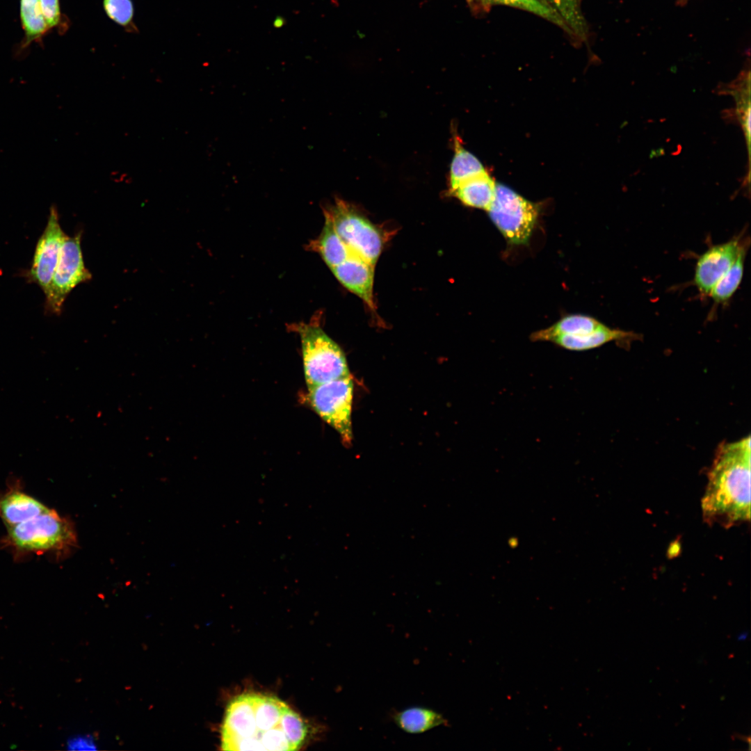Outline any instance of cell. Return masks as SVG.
Segmentation results:
<instances>
[{
  "label": "cell",
  "mask_w": 751,
  "mask_h": 751,
  "mask_svg": "<svg viewBox=\"0 0 751 751\" xmlns=\"http://www.w3.org/2000/svg\"><path fill=\"white\" fill-rule=\"evenodd\" d=\"M307 735L300 716L276 697L245 693L228 704L221 728L223 750L293 751Z\"/></svg>",
  "instance_id": "cell-1"
},
{
  "label": "cell",
  "mask_w": 751,
  "mask_h": 751,
  "mask_svg": "<svg viewBox=\"0 0 751 751\" xmlns=\"http://www.w3.org/2000/svg\"><path fill=\"white\" fill-rule=\"evenodd\" d=\"M750 435L718 446L702 501L708 520L729 525L750 519Z\"/></svg>",
  "instance_id": "cell-2"
},
{
  "label": "cell",
  "mask_w": 751,
  "mask_h": 751,
  "mask_svg": "<svg viewBox=\"0 0 751 751\" xmlns=\"http://www.w3.org/2000/svg\"><path fill=\"white\" fill-rule=\"evenodd\" d=\"M0 545L10 551L16 560L31 554H45L62 559L77 547V536L68 518L49 508L35 517L7 528Z\"/></svg>",
  "instance_id": "cell-3"
},
{
  "label": "cell",
  "mask_w": 751,
  "mask_h": 751,
  "mask_svg": "<svg viewBox=\"0 0 751 751\" xmlns=\"http://www.w3.org/2000/svg\"><path fill=\"white\" fill-rule=\"evenodd\" d=\"M633 334L611 328L583 314L566 316L552 325L533 332L532 341H548L571 351H585L613 341L629 339Z\"/></svg>",
  "instance_id": "cell-4"
},
{
  "label": "cell",
  "mask_w": 751,
  "mask_h": 751,
  "mask_svg": "<svg viewBox=\"0 0 751 751\" xmlns=\"http://www.w3.org/2000/svg\"><path fill=\"white\" fill-rule=\"evenodd\" d=\"M298 330L307 388L350 376L342 350L319 326L301 324Z\"/></svg>",
  "instance_id": "cell-5"
},
{
  "label": "cell",
  "mask_w": 751,
  "mask_h": 751,
  "mask_svg": "<svg viewBox=\"0 0 751 751\" xmlns=\"http://www.w3.org/2000/svg\"><path fill=\"white\" fill-rule=\"evenodd\" d=\"M324 213L350 252L375 266L384 245L380 229L341 200H336Z\"/></svg>",
  "instance_id": "cell-6"
},
{
  "label": "cell",
  "mask_w": 751,
  "mask_h": 751,
  "mask_svg": "<svg viewBox=\"0 0 751 751\" xmlns=\"http://www.w3.org/2000/svg\"><path fill=\"white\" fill-rule=\"evenodd\" d=\"M490 218L507 241L527 244L539 214V206L508 186L496 184Z\"/></svg>",
  "instance_id": "cell-7"
},
{
  "label": "cell",
  "mask_w": 751,
  "mask_h": 751,
  "mask_svg": "<svg viewBox=\"0 0 751 751\" xmlns=\"http://www.w3.org/2000/svg\"><path fill=\"white\" fill-rule=\"evenodd\" d=\"M81 235V232L73 236L66 234L63 241L56 269L45 294L46 314L60 315L70 292L80 284L92 279L83 257Z\"/></svg>",
  "instance_id": "cell-8"
},
{
  "label": "cell",
  "mask_w": 751,
  "mask_h": 751,
  "mask_svg": "<svg viewBox=\"0 0 751 751\" xmlns=\"http://www.w3.org/2000/svg\"><path fill=\"white\" fill-rule=\"evenodd\" d=\"M353 382L350 376L308 388L307 400L316 413L339 434L345 445L353 439L351 410Z\"/></svg>",
  "instance_id": "cell-9"
},
{
  "label": "cell",
  "mask_w": 751,
  "mask_h": 751,
  "mask_svg": "<svg viewBox=\"0 0 751 751\" xmlns=\"http://www.w3.org/2000/svg\"><path fill=\"white\" fill-rule=\"evenodd\" d=\"M65 235L60 224L57 207L51 205L46 227L37 241L31 266L22 273L26 281L37 284L44 294L49 289Z\"/></svg>",
  "instance_id": "cell-10"
},
{
  "label": "cell",
  "mask_w": 751,
  "mask_h": 751,
  "mask_svg": "<svg viewBox=\"0 0 751 751\" xmlns=\"http://www.w3.org/2000/svg\"><path fill=\"white\" fill-rule=\"evenodd\" d=\"M742 248L738 239L711 246L700 255L695 266L694 282L702 295L709 296L718 281L729 270Z\"/></svg>",
  "instance_id": "cell-11"
},
{
  "label": "cell",
  "mask_w": 751,
  "mask_h": 751,
  "mask_svg": "<svg viewBox=\"0 0 751 751\" xmlns=\"http://www.w3.org/2000/svg\"><path fill=\"white\" fill-rule=\"evenodd\" d=\"M331 270L344 287L356 294L371 309L374 310L373 266L350 254L344 261Z\"/></svg>",
  "instance_id": "cell-12"
},
{
  "label": "cell",
  "mask_w": 751,
  "mask_h": 751,
  "mask_svg": "<svg viewBox=\"0 0 751 751\" xmlns=\"http://www.w3.org/2000/svg\"><path fill=\"white\" fill-rule=\"evenodd\" d=\"M49 509L38 499L25 493L16 483L0 496V517L6 528L24 522Z\"/></svg>",
  "instance_id": "cell-13"
},
{
  "label": "cell",
  "mask_w": 751,
  "mask_h": 751,
  "mask_svg": "<svg viewBox=\"0 0 751 751\" xmlns=\"http://www.w3.org/2000/svg\"><path fill=\"white\" fill-rule=\"evenodd\" d=\"M496 186L485 170L462 181L449 193L465 206L488 211L494 198Z\"/></svg>",
  "instance_id": "cell-14"
},
{
  "label": "cell",
  "mask_w": 751,
  "mask_h": 751,
  "mask_svg": "<svg viewBox=\"0 0 751 751\" xmlns=\"http://www.w3.org/2000/svg\"><path fill=\"white\" fill-rule=\"evenodd\" d=\"M391 718L398 727L411 734H422L448 723L442 714L423 706H412L395 711Z\"/></svg>",
  "instance_id": "cell-15"
},
{
  "label": "cell",
  "mask_w": 751,
  "mask_h": 751,
  "mask_svg": "<svg viewBox=\"0 0 751 751\" xmlns=\"http://www.w3.org/2000/svg\"><path fill=\"white\" fill-rule=\"evenodd\" d=\"M19 17L24 38L19 51L35 42H39L50 31L43 15L39 0H19Z\"/></svg>",
  "instance_id": "cell-16"
},
{
  "label": "cell",
  "mask_w": 751,
  "mask_h": 751,
  "mask_svg": "<svg viewBox=\"0 0 751 751\" xmlns=\"http://www.w3.org/2000/svg\"><path fill=\"white\" fill-rule=\"evenodd\" d=\"M452 141L454 154L450 165L449 190L462 181L485 170L481 162L463 147L455 129L452 131Z\"/></svg>",
  "instance_id": "cell-17"
},
{
  "label": "cell",
  "mask_w": 751,
  "mask_h": 751,
  "mask_svg": "<svg viewBox=\"0 0 751 751\" xmlns=\"http://www.w3.org/2000/svg\"><path fill=\"white\" fill-rule=\"evenodd\" d=\"M314 245L330 269L341 264L352 254L326 218Z\"/></svg>",
  "instance_id": "cell-18"
},
{
  "label": "cell",
  "mask_w": 751,
  "mask_h": 751,
  "mask_svg": "<svg viewBox=\"0 0 751 751\" xmlns=\"http://www.w3.org/2000/svg\"><path fill=\"white\" fill-rule=\"evenodd\" d=\"M745 253L742 246L734 262L711 291L709 296L716 303L727 302L738 288L743 275Z\"/></svg>",
  "instance_id": "cell-19"
},
{
  "label": "cell",
  "mask_w": 751,
  "mask_h": 751,
  "mask_svg": "<svg viewBox=\"0 0 751 751\" xmlns=\"http://www.w3.org/2000/svg\"><path fill=\"white\" fill-rule=\"evenodd\" d=\"M483 6L494 4H502L519 8L555 24L561 27L567 33L572 35L568 26L557 11L546 0H476Z\"/></svg>",
  "instance_id": "cell-20"
},
{
  "label": "cell",
  "mask_w": 751,
  "mask_h": 751,
  "mask_svg": "<svg viewBox=\"0 0 751 751\" xmlns=\"http://www.w3.org/2000/svg\"><path fill=\"white\" fill-rule=\"evenodd\" d=\"M560 15L572 35L585 40L587 26L580 8V0H546Z\"/></svg>",
  "instance_id": "cell-21"
},
{
  "label": "cell",
  "mask_w": 751,
  "mask_h": 751,
  "mask_svg": "<svg viewBox=\"0 0 751 751\" xmlns=\"http://www.w3.org/2000/svg\"><path fill=\"white\" fill-rule=\"evenodd\" d=\"M106 16L127 32L138 33L134 22V6L132 0H102Z\"/></svg>",
  "instance_id": "cell-22"
},
{
  "label": "cell",
  "mask_w": 751,
  "mask_h": 751,
  "mask_svg": "<svg viewBox=\"0 0 751 751\" xmlns=\"http://www.w3.org/2000/svg\"><path fill=\"white\" fill-rule=\"evenodd\" d=\"M40 7L49 29H58L62 31L64 24L59 0H39Z\"/></svg>",
  "instance_id": "cell-23"
},
{
  "label": "cell",
  "mask_w": 751,
  "mask_h": 751,
  "mask_svg": "<svg viewBox=\"0 0 751 751\" xmlns=\"http://www.w3.org/2000/svg\"><path fill=\"white\" fill-rule=\"evenodd\" d=\"M69 750H97V745L94 741V738L89 735L87 736H77L73 737L67 742Z\"/></svg>",
  "instance_id": "cell-24"
},
{
  "label": "cell",
  "mask_w": 751,
  "mask_h": 751,
  "mask_svg": "<svg viewBox=\"0 0 751 751\" xmlns=\"http://www.w3.org/2000/svg\"><path fill=\"white\" fill-rule=\"evenodd\" d=\"M284 22H285L284 18L279 16L274 20L273 25L276 28H280L284 25Z\"/></svg>",
  "instance_id": "cell-25"
},
{
  "label": "cell",
  "mask_w": 751,
  "mask_h": 751,
  "mask_svg": "<svg viewBox=\"0 0 751 751\" xmlns=\"http://www.w3.org/2000/svg\"><path fill=\"white\" fill-rule=\"evenodd\" d=\"M747 636H748V633H745V632L742 633L738 635V640H744L746 639Z\"/></svg>",
  "instance_id": "cell-26"
}]
</instances>
